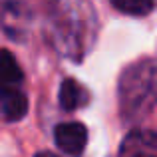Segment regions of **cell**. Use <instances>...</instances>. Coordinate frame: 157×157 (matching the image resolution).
<instances>
[{
    "label": "cell",
    "instance_id": "2",
    "mask_svg": "<svg viewBox=\"0 0 157 157\" xmlns=\"http://www.w3.org/2000/svg\"><path fill=\"white\" fill-rule=\"evenodd\" d=\"M54 141L58 149H62L68 155H80L86 149L88 143V129L84 123L78 121H66L56 125L54 129Z\"/></svg>",
    "mask_w": 157,
    "mask_h": 157
},
{
    "label": "cell",
    "instance_id": "8",
    "mask_svg": "<svg viewBox=\"0 0 157 157\" xmlns=\"http://www.w3.org/2000/svg\"><path fill=\"white\" fill-rule=\"evenodd\" d=\"M113 8L129 16H147L153 12V0H109Z\"/></svg>",
    "mask_w": 157,
    "mask_h": 157
},
{
    "label": "cell",
    "instance_id": "4",
    "mask_svg": "<svg viewBox=\"0 0 157 157\" xmlns=\"http://www.w3.org/2000/svg\"><path fill=\"white\" fill-rule=\"evenodd\" d=\"M117 157H157V137L149 129H133L119 145Z\"/></svg>",
    "mask_w": 157,
    "mask_h": 157
},
{
    "label": "cell",
    "instance_id": "6",
    "mask_svg": "<svg viewBox=\"0 0 157 157\" xmlns=\"http://www.w3.org/2000/svg\"><path fill=\"white\" fill-rule=\"evenodd\" d=\"M58 100H60L62 109L74 111V109H80V107H84L86 104H88L90 101V94H88V90H86L80 82L68 78V80H64L62 86H60Z\"/></svg>",
    "mask_w": 157,
    "mask_h": 157
},
{
    "label": "cell",
    "instance_id": "3",
    "mask_svg": "<svg viewBox=\"0 0 157 157\" xmlns=\"http://www.w3.org/2000/svg\"><path fill=\"white\" fill-rule=\"evenodd\" d=\"M30 22V10L18 0H6L0 6V28L10 38L20 40Z\"/></svg>",
    "mask_w": 157,
    "mask_h": 157
},
{
    "label": "cell",
    "instance_id": "1",
    "mask_svg": "<svg viewBox=\"0 0 157 157\" xmlns=\"http://www.w3.org/2000/svg\"><path fill=\"white\" fill-rule=\"evenodd\" d=\"M155 96V66L151 60H143L133 64L127 72H123L119 82V101L121 109L127 115H143V111L151 109Z\"/></svg>",
    "mask_w": 157,
    "mask_h": 157
},
{
    "label": "cell",
    "instance_id": "7",
    "mask_svg": "<svg viewBox=\"0 0 157 157\" xmlns=\"http://www.w3.org/2000/svg\"><path fill=\"white\" fill-rule=\"evenodd\" d=\"M24 80L16 58L8 50H0V90L2 88H18Z\"/></svg>",
    "mask_w": 157,
    "mask_h": 157
},
{
    "label": "cell",
    "instance_id": "5",
    "mask_svg": "<svg viewBox=\"0 0 157 157\" xmlns=\"http://www.w3.org/2000/svg\"><path fill=\"white\" fill-rule=\"evenodd\" d=\"M28 113V98L18 88L0 90V117L6 121H20Z\"/></svg>",
    "mask_w": 157,
    "mask_h": 157
},
{
    "label": "cell",
    "instance_id": "9",
    "mask_svg": "<svg viewBox=\"0 0 157 157\" xmlns=\"http://www.w3.org/2000/svg\"><path fill=\"white\" fill-rule=\"evenodd\" d=\"M34 157H60V155L52 153V151H40V153H36Z\"/></svg>",
    "mask_w": 157,
    "mask_h": 157
}]
</instances>
